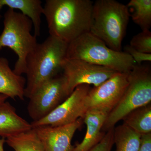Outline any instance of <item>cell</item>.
Here are the masks:
<instances>
[{
  "label": "cell",
  "mask_w": 151,
  "mask_h": 151,
  "mask_svg": "<svg viewBox=\"0 0 151 151\" xmlns=\"http://www.w3.org/2000/svg\"><path fill=\"white\" fill-rule=\"evenodd\" d=\"M93 3L90 0H46L43 15L50 35L69 44L89 32Z\"/></svg>",
  "instance_id": "1"
},
{
  "label": "cell",
  "mask_w": 151,
  "mask_h": 151,
  "mask_svg": "<svg viewBox=\"0 0 151 151\" xmlns=\"http://www.w3.org/2000/svg\"><path fill=\"white\" fill-rule=\"evenodd\" d=\"M68 44L50 35L37 43L26 60L24 97L29 98L41 85L58 75L66 58Z\"/></svg>",
  "instance_id": "2"
},
{
  "label": "cell",
  "mask_w": 151,
  "mask_h": 151,
  "mask_svg": "<svg viewBox=\"0 0 151 151\" xmlns=\"http://www.w3.org/2000/svg\"><path fill=\"white\" fill-rule=\"evenodd\" d=\"M130 17L127 5L115 0H97L93 3L89 32L109 48L122 51Z\"/></svg>",
  "instance_id": "3"
},
{
  "label": "cell",
  "mask_w": 151,
  "mask_h": 151,
  "mask_svg": "<svg viewBox=\"0 0 151 151\" xmlns=\"http://www.w3.org/2000/svg\"><path fill=\"white\" fill-rule=\"evenodd\" d=\"M66 58L80 60L119 73H129L137 64L129 54L111 49L89 32L68 44Z\"/></svg>",
  "instance_id": "4"
},
{
  "label": "cell",
  "mask_w": 151,
  "mask_h": 151,
  "mask_svg": "<svg viewBox=\"0 0 151 151\" xmlns=\"http://www.w3.org/2000/svg\"><path fill=\"white\" fill-rule=\"evenodd\" d=\"M4 29L0 35V51L8 47L17 54L18 58L14 72L22 76L26 72V60L37 42L32 35V22L27 16L14 9L8 8L4 15Z\"/></svg>",
  "instance_id": "5"
},
{
  "label": "cell",
  "mask_w": 151,
  "mask_h": 151,
  "mask_svg": "<svg viewBox=\"0 0 151 151\" xmlns=\"http://www.w3.org/2000/svg\"><path fill=\"white\" fill-rule=\"evenodd\" d=\"M150 65L136 64L129 73V84L119 103L108 114L102 130L108 131L132 111L151 104Z\"/></svg>",
  "instance_id": "6"
},
{
  "label": "cell",
  "mask_w": 151,
  "mask_h": 151,
  "mask_svg": "<svg viewBox=\"0 0 151 151\" xmlns=\"http://www.w3.org/2000/svg\"><path fill=\"white\" fill-rule=\"evenodd\" d=\"M69 96L63 76L58 75L41 85L29 97L27 111L33 122L43 119Z\"/></svg>",
  "instance_id": "7"
},
{
  "label": "cell",
  "mask_w": 151,
  "mask_h": 151,
  "mask_svg": "<svg viewBox=\"0 0 151 151\" xmlns=\"http://www.w3.org/2000/svg\"><path fill=\"white\" fill-rule=\"evenodd\" d=\"M62 70L69 96L79 85L92 84L96 87L117 73L108 68L80 60L67 58L64 60L63 63Z\"/></svg>",
  "instance_id": "8"
},
{
  "label": "cell",
  "mask_w": 151,
  "mask_h": 151,
  "mask_svg": "<svg viewBox=\"0 0 151 151\" xmlns=\"http://www.w3.org/2000/svg\"><path fill=\"white\" fill-rule=\"evenodd\" d=\"M89 85L82 84L76 87L71 94L59 106L43 119L30 123L32 128L40 126H63L71 124L79 118L83 119L87 111L86 98Z\"/></svg>",
  "instance_id": "9"
},
{
  "label": "cell",
  "mask_w": 151,
  "mask_h": 151,
  "mask_svg": "<svg viewBox=\"0 0 151 151\" xmlns=\"http://www.w3.org/2000/svg\"><path fill=\"white\" fill-rule=\"evenodd\" d=\"M129 73L117 72L86 95L87 110L98 109L110 113L119 103L129 84Z\"/></svg>",
  "instance_id": "10"
},
{
  "label": "cell",
  "mask_w": 151,
  "mask_h": 151,
  "mask_svg": "<svg viewBox=\"0 0 151 151\" xmlns=\"http://www.w3.org/2000/svg\"><path fill=\"white\" fill-rule=\"evenodd\" d=\"M83 122V119L79 118L67 125L40 126L32 129L42 143L45 151H73L74 146L71 145V140Z\"/></svg>",
  "instance_id": "11"
},
{
  "label": "cell",
  "mask_w": 151,
  "mask_h": 151,
  "mask_svg": "<svg viewBox=\"0 0 151 151\" xmlns=\"http://www.w3.org/2000/svg\"><path fill=\"white\" fill-rule=\"evenodd\" d=\"M108 112L98 109H89L86 111L83 120L87 130L84 139L76 144L73 151H89L103 139L106 133L102 131Z\"/></svg>",
  "instance_id": "12"
},
{
  "label": "cell",
  "mask_w": 151,
  "mask_h": 151,
  "mask_svg": "<svg viewBox=\"0 0 151 151\" xmlns=\"http://www.w3.org/2000/svg\"><path fill=\"white\" fill-rule=\"evenodd\" d=\"M26 83L25 78L11 69L8 60L0 58V94L14 100L16 98L24 100Z\"/></svg>",
  "instance_id": "13"
},
{
  "label": "cell",
  "mask_w": 151,
  "mask_h": 151,
  "mask_svg": "<svg viewBox=\"0 0 151 151\" xmlns=\"http://www.w3.org/2000/svg\"><path fill=\"white\" fill-rule=\"evenodd\" d=\"M32 129L30 123L19 116L9 102L0 104V137L6 139Z\"/></svg>",
  "instance_id": "14"
},
{
  "label": "cell",
  "mask_w": 151,
  "mask_h": 151,
  "mask_svg": "<svg viewBox=\"0 0 151 151\" xmlns=\"http://www.w3.org/2000/svg\"><path fill=\"white\" fill-rule=\"evenodd\" d=\"M4 6L19 10L32 22L34 35H40L41 16L43 15V6L40 0H0V12ZM2 16L0 14V19Z\"/></svg>",
  "instance_id": "15"
},
{
  "label": "cell",
  "mask_w": 151,
  "mask_h": 151,
  "mask_svg": "<svg viewBox=\"0 0 151 151\" xmlns=\"http://www.w3.org/2000/svg\"><path fill=\"white\" fill-rule=\"evenodd\" d=\"M122 120L124 124L141 135L151 133V104L132 111Z\"/></svg>",
  "instance_id": "16"
},
{
  "label": "cell",
  "mask_w": 151,
  "mask_h": 151,
  "mask_svg": "<svg viewBox=\"0 0 151 151\" xmlns=\"http://www.w3.org/2000/svg\"><path fill=\"white\" fill-rule=\"evenodd\" d=\"M141 135L123 124L114 128V144L115 151H138Z\"/></svg>",
  "instance_id": "17"
},
{
  "label": "cell",
  "mask_w": 151,
  "mask_h": 151,
  "mask_svg": "<svg viewBox=\"0 0 151 151\" xmlns=\"http://www.w3.org/2000/svg\"><path fill=\"white\" fill-rule=\"evenodd\" d=\"M15 151H45L43 145L32 129L6 139Z\"/></svg>",
  "instance_id": "18"
},
{
  "label": "cell",
  "mask_w": 151,
  "mask_h": 151,
  "mask_svg": "<svg viewBox=\"0 0 151 151\" xmlns=\"http://www.w3.org/2000/svg\"><path fill=\"white\" fill-rule=\"evenodd\" d=\"M130 17L142 31L151 26V0H131L127 5Z\"/></svg>",
  "instance_id": "19"
},
{
  "label": "cell",
  "mask_w": 151,
  "mask_h": 151,
  "mask_svg": "<svg viewBox=\"0 0 151 151\" xmlns=\"http://www.w3.org/2000/svg\"><path fill=\"white\" fill-rule=\"evenodd\" d=\"M129 45L138 51L151 54V32L150 30L142 31L134 36L130 41Z\"/></svg>",
  "instance_id": "20"
},
{
  "label": "cell",
  "mask_w": 151,
  "mask_h": 151,
  "mask_svg": "<svg viewBox=\"0 0 151 151\" xmlns=\"http://www.w3.org/2000/svg\"><path fill=\"white\" fill-rule=\"evenodd\" d=\"M114 128L107 131L100 143L89 151H111L114 145Z\"/></svg>",
  "instance_id": "21"
},
{
  "label": "cell",
  "mask_w": 151,
  "mask_h": 151,
  "mask_svg": "<svg viewBox=\"0 0 151 151\" xmlns=\"http://www.w3.org/2000/svg\"><path fill=\"white\" fill-rule=\"evenodd\" d=\"M124 52L132 57L135 63L138 65L142 64L144 62H151V54L138 51L130 46L129 45L124 47Z\"/></svg>",
  "instance_id": "22"
},
{
  "label": "cell",
  "mask_w": 151,
  "mask_h": 151,
  "mask_svg": "<svg viewBox=\"0 0 151 151\" xmlns=\"http://www.w3.org/2000/svg\"><path fill=\"white\" fill-rule=\"evenodd\" d=\"M138 151H151V133L141 135L140 145Z\"/></svg>",
  "instance_id": "23"
},
{
  "label": "cell",
  "mask_w": 151,
  "mask_h": 151,
  "mask_svg": "<svg viewBox=\"0 0 151 151\" xmlns=\"http://www.w3.org/2000/svg\"><path fill=\"white\" fill-rule=\"evenodd\" d=\"M6 143V139L0 137V151L4 150V145Z\"/></svg>",
  "instance_id": "24"
},
{
  "label": "cell",
  "mask_w": 151,
  "mask_h": 151,
  "mask_svg": "<svg viewBox=\"0 0 151 151\" xmlns=\"http://www.w3.org/2000/svg\"><path fill=\"white\" fill-rule=\"evenodd\" d=\"M9 97L4 94H0V104L6 102Z\"/></svg>",
  "instance_id": "25"
}]
</instances>
